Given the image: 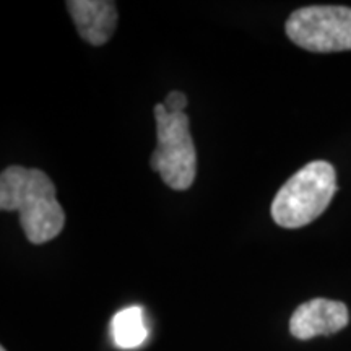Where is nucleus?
I'll return each instance as SVG.
<instances>
[{
    "label": "nucleus",
    "instance_id": "obj_5",
    "mask_svg": "<svg viewBox=\"0 0 351 351\" xmlns=\"http://www.w3.org/2000/svg\"><path fill=\"white\" fill-rule=\"evenodd\" d=\"M350 322L348 307L340 301L315 298L301 304L289 320V332L298 340L332 335Z\"/></svg>",
    "mask_w": 351,
    "mask_h": 351
},
{
    "label": "nucleus",
    "instance_id": "obj_7",
    "mask_svg": "<svg viewBox=\"0 0 351 351\" xmlns=\"http://www.w3.org/2000/svg\"><path fill=\"white\" fill-rule=\"evenodd\" d=\"M112 340L117 348H138L148 339V328L145 324L143 311L140 306L125 307L111 320Z\"/></svg>",
    "mask_w": 351,
    "mask_h": 351
},
{
    "label": "nucleus",
    "instance_id": "obj_4",
    "mask_svg": "<svg viewBox=\"0 0 351 351\" xmlns=\"http://www.w3.org/2000/svg\"><path fill=\"white\" fill-rule=\"evenodd\" d=\"M285 32L296 46L311 52L351 51V8L311 5L293 12Z\"/></svg>",
    "mask_w": 351,
    "mask_h": 351
},
{
    "label": "nucleus",
    "instance_id": "obj_3",
    "mask_svg": "<svg viewBox=\"0 0 351 351\" xmlns=\"http://www.w3.org/2000/svg\"><path fill=\"white\" fill-rule=\"evenodd\" d=\"M158 145L150 158V168L160 173L166 186L186 191L197 176V152L189 130L186 112H168L163 103L153 108Z\"/></svg>",
    "mask_w": 351,
    "mask_h": 351
},
{
    "label": "nucleus",
    "instance_id": "obj_2",
    "mask_svg": "<svg viewBox=\"0 0 351 351\" xmlns=\"http://www.w3.org/2000/svg\"><path fill=\"white\" fill-rule=\"evenodd\" d=\"M337 192L335 168L327 161H313L293 174L271 202V218L278 226L296 230L326 212Z\"/></svg>",
    "mask_w": 351,
    "mask_h": 351
},
{
    "label": "nucleus",
    "instance_id": "obj_8",
    "mask_svg": "<svg viewBox=\"0 0 351 351\" xmlns=\"http://www.w3.org/2000/svg\"><path fill=\"white\" fill-rule=\"evenodd\" d=\"M163 104L168 109V112H184V109L187 108V96L181 91H171L165 98Z\"/></svg>",
    "mask_w": 351,
    "mask_h": 351
},
{
    "label": "nucleus",
    "instance_id": "obj_1",
    "mask_svg": "<svg viewBox=\"0 0 351 351\" xmlns=\"http://www.w3.org/2000/svg\"><path fill=\"white\" fill-rule=\"evenodd\" d=\"M0 208L20 213V225L32 244L49 243L64 230L65 213L56 197V186L41 169L23 166L3 169Z\"/></svg>",
    "mask_w": 351,
    "mask_h": 351
},
{
    "label": "nucleus",
    "instance_id": "obj_6",
    "mask_svg": "<svg viewBox=\"0 0 351 351\" xmlns=\"http://www.w3.org/2000/svg\"><path fill=\"white\" fill-rule=\"evenodd\" d=\"M70 16L83 41L91 46H103L112 38L117 25V8L108 0H70Z\"/></svg>",
    "mask_w": 351,
    "mask_h": 351
},
{
    "label": "nucleus",
    "instance_id": "obj_9",
    "mask_svg": "<svg viewBox=\"0 0 351 351\" xmlns=\"http://www.w3.org/2000/svg\"><path fill=\"white\" fill-rule=\"evenodd\" d=\"M0 351H7V350L5 348H0Z\"/></svg>",
    "mask_w": 351,
    "mask_h": 351
}]
</instances>
